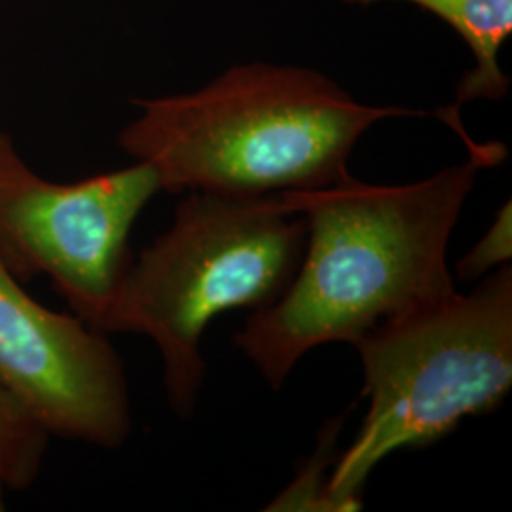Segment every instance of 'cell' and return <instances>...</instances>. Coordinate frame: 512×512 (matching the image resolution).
I'll return each instance as SVG.
<instances>
[{"instance_id":"obj_5","label":"cell","mask_w":512,"mask_h":512,"mask_svg":"<svg viewBox=\"0 0 512 512\" xmlns=\"http://www.w3.org/2000/svg\"><path fill=\"white\" fill-rule=\"evenodd\" d=\"M160 190L145 162L80 183L44 181L0 135V262L18 281L46 275L99 330L133 260L131 228Z\"/></svg>"},{"instance_id":"obj_4","label":"cell","mask_w":512,"mask_h":512,"mask_svg":"<svg viewBox=\"0 0 512 512\" xmlns=\"http://www.w3.org/2000/svg\"><path fill=\"white\" fill-rule=\"evenodd\" d=\"M359 351L368 414L329 475L330 511L359 509L372 469L393 452L425 448L461 421L499 408L512 387V270L482 277L365 332Z\"/></svg>"},{"instance_id":"obj_2","label":"cell","mask_w":512,"mask_h":512,"mask_svg":"<svg viewBox=\"0 0 512 512\" xmlns=\"http://www.w3.org/2000/svg\"><path fill=\"white\" fill-rule=\"evenodd\" d=\"M120 145L152 165L167 192L262 198L349 179L359 137L389 116L421 114L353 101L327 76L243 65L200 92L139 101Z\"/></svg>"},{"instance_id":"obj_6","label":"cell","mask_w":512,"mask_h":512,"mask_svg":"<svg viewBox=\"0 0 512 512\" xmlns=\"http://www.w3.org/2000/svg\"><path fill=\"white\" fill-rule=\"evenodd\" d=\"M0 382L50 435L101 448L128 440V380L116 349L80 317L38 304L2 262Z\"/></svg>"},{"instance_id":"obj_9","label":"cell","mask_w":512,"mask_h":512,"mask_svg":"<svg viewBox=\"0 0 512 512\" xmlns=\"http://www.w3.org/2000/svg\"><path fill=\"white\" fill-rule=\"evenodd\" d=\"M512 256V213L511 202L505 203L484 238L459 260L456 275L459 281H476L507 266Z\"/></svg>"},{"instance_id":"obj_3","label":"cell","mask_w":512,"mask_h":512,"mask_svg":"<svg viewBox=\"0 0 512 512\" xmlns=\"http://www.w3.org/2000/svg\"><path fill=\"white\" fill-rule=\"evenodd\" d=\"M304 247L306 222L279 194L190 192L173 226L131 260L99 330L154 340L169 404L190 418L205 380L203 332L220 313L275 302L293 281Z\"/></svg>"},{"instance_id":"obj_10","label":"cell","mask_w":512,"mask_h":512,"mask_svg":"<svg viewBox=\"0 0 512 512\" xmlns=\"http://www.w3.org/2000/svg\"><path fill=\"white\" fill-rule=\"evenodd\" d=\"M4 488H8V486H6V484H4V480L0 478V511L4 509V507H2V503H4Z\"/></svg>"},{"instance_id":"obj_7","label":"cell","mask_w":512,"mask_h":512,"mask_svg":"<svg viewBox=\"0 0 512 512\" xmlns=\"http://www.w3.org/2000/svg\"><path fill=\"white\" fill-rule=\"evenodd\" d=\"M353 4H374L378 0H346ZM433 12L467 42L476 57V69L458 86L456 103L439 112L440 118L461 133L469 150L475 141L459 124L458 107L471 99H501L509 90V78L501 73L497 54L512 35V0H403Z\"/></svg>"},{"instance_id":"obj_1","label":"cell","mask_w":512,"mask_h":512,"mask_svg":"<svg viewBox=\"0 0 512 512\" xmlns=\"http://www.w3.org/2000/svg\"><path fill=\"white\" fill-rule=\"evenodd\" d=\"M484 162L442 169L431 179L376 186L342 183L279 194L306 222L293 281L253 311L238 348L274 389L311 349L348 342L454 293L446 251Z\"/></svg>"},{"instance_id":"obj_8","label":"cell","mask_w":512,"mask_h":512,"mask_svg":"<svg viewBox=\"0 0 512 512\" xmlns=\"http://www.w3.org/2000/svg\"><path fill=\"white\" fill-rule=\"evenodd\" d=\"M50 433L0 382V478L12 490L37 480Z\"/></svg>"}]
</instances>
